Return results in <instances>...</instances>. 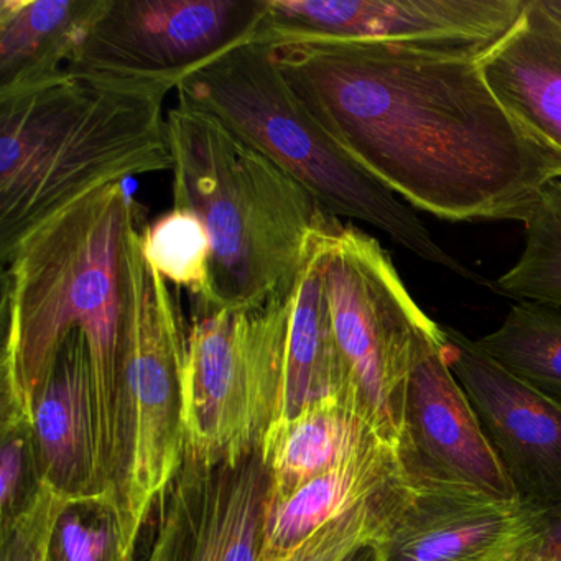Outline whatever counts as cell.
<instances>
[{
  "mask_svg": "<svg viewBox=\"0 0 561 561\" xmlns=\"http://www.w3.org/2000/svg\"><path fill=\"white\" fill-rule=\"evenodd\" d=\"M397 453L400 465L419 474L469 485L504 501L520 499L449 369L442 327L436 323L416 341Z\"/></svg>",
  "mask_w": 561,
  "mask_h": 561,
  "instance_id": "obj_14",
  "label": "cell"
},
{
  "mask_svg": "<svg viewBox=\"0 0 561 561\" xmlns=\"http://www.w3.org/2000/svg\"><path fill=\"white\" fill-rule=\"evenodd\" d=\"M327 222L314 234L307 261L291 290L284 390L271 428L295 419L311 403L340 393H356L337 347L324 295L323 232Z\"/></svg>",
  "mask_w": 561,
  "mask_h": 561,
  "instance_id": "obj_17",
  "label": "cell"
},
{
  "mask_svg": "<svg viewBox=\"0 0 561 561\" xmlns=\"http://www.w3.org/2000/svg\"><path fill=\"white\" fill-rule=\"evenodd\" d=\"M443 351L522 501L561 504V400L492 359L478 341L443 327Z\"/></svg>",
  "mask_w": 561,
  "mask_h": 561,
  "instance_id": "obj_13",
  "label": "cell"
},
{
  "mask_svg": "<svg viewBox=\"0 0 561 561\" xmlns=\"http://www.w3.org/2000/svg\"><path fill=\"white\" fill-rule=\"evenodd\" d=\"M101 5L103 0H2L0 91L70 67Z\"/></svg>",
  "mask_w": 561,
  "mask_h": 561,
  "instance_id": "obj_20",
  "label": "cell"
},
{
  "mask_svg": "<svg viewBox=\"0 0 561 561\" xmlns=\"http://www.w3.org/2000/svg\"><path fill=\"white\" fill-rule=\"evenodd\" d=\"M44 484L32 422L19 416H2L0 534L31 507Z\"/></svg>",
  "mask_w": 561,
  "mask_h": 561,
  "instance_id": "obj_25",
  "label": "cell"
},
{
  "mask_svg": "<svg viewBox=\"0 0 561 561\" xmlns=\"http://www.w3.org/2000/svg\"><path fill=\"white\" fill-rule=\"evenodd\" d=\"M176 101L218 117L300 183L333 218L367 222L423 261L492 288L439 248L415 211L314 119L275 67L267 44L248 41L203 65L180 81Z\"/></svg>",
  "mask_w": 561,
  "mask_h": 561,
  "instance_id": "obj_5",
  "label": "cell"
},
{
  "mask_svg": "<svg viewBox=\"0 0 561 561\" xmlns=\"http://www.w3.org/2000/svg\"><path fill=\"white\" fill-rule=\"evenodd\" d=\"M144 216L126 182L107 183L0 255L2 416L32 422V400L61 344L90 353L101 468L119 508L129 474L126 393L129 234Z\"/></svg>",
  "mask_w": 561,
  "mask_h": 561,
  "instance_id": "obj_2",
  "label": "cell"
},
{
  "mask_svg": "<svg viewBox=\"0 0 561 561\" xmlns=\"http://www.w3.org/2000/svg\"><path fill=\"white\" fill-rule=\"evenodd\" d=\"M68 504L70 499L44 484L31 507L0 534L2 561H47L51 531Z\"/></svg>",
  "mask_w": 561,
  "mask_h": 561,
  "instance_id": "obj_27",
  "label": "cell"
},
{
  "mask_svg": "<svg viewBox=\"0 0 561 561\" xmlns=\"http://www.w3.org/2000/svg\"><path fill=\"white\" fill-rule=\"evenodd\" d=\"M290 301L195 305L182 370L183 459L226 461L262 448L284 390Z\"/></svg>",
  "mask_w": 561,
  "mask_h": 561,
  "instance_id": "obj_6",
  "label": "cell"
},
{
  "mask_svg": "<svg viewBox=\"0 0 561 561\" xmlns=\"http://www.w3.org/2000/svg\"><path fill=\"white\" fill-rule=\"evenodd\" d=\"M47 561H134L113 497L70 501L48 543Z\"/></svg>",
  "mask_w": 561,
  "mask_h": 561,
  "instance_id": "obj_24",
  "label": "cell"
},
{
  "mask_svg": "<svg viewBox=\"0 0 561 561\" xmlns=\"http://www.w3.org/2000/svg\"><path fill=\"white\" fill-rule=\"evenodd\" d=\"M502 561H561V504L543 508L530 534Z\"/></svg>",
  "mask_w": 561,
  "mask_h": 561,
  "instance_id": "obj_28",
  "label": "cell"
},
{
  "mask_svg": "<svg viewBox=\"0 0 561 561\" xmlns=\"http://www.w3.org/2000/svg\"><path fill=\"white\" fill-rule=\"evenodd\" d=\"M147 221L129 234V317L126 393L129 474L119 502L127 551L136 553L144 525L183 462L182 370L190 327L169 282L142 251Z\"/></svg>",
  "mask_w": 561,
  "mask_h": 561,
  "instance_id": "obj_7",
  "label": "cell"
},
{
  "mask_svg": "<svg viewBox=\"0 0 561 561\" xmlns=\"http://www.w3.org/2000/svg\"><path fill=\"white\" fill-rule=\"evenodd\" d=\"M142 251L149 264L175 287L185 288L193 300L208 290L211 241L198 216L172 208L142 231Z\"/></svg>",
  "mask_w": 561,
  "mask_h": 561,
  "instance_id": "obj_23",
  "label": "cell"
},
{
  "mask_svg": "<svg viewBox=\"0 0 561 561\" xmlns=\"http://www.w3.org/2000/svg\"><path fill=\"white\" fill-rule=\"evenodd\" d=\"M323 284L337 347L364 412L399 448L402 407L420 334L432 327L379 241L331 216Z\"/></svg>",
  "mask_w": 561,
  "mask_h": 561,
  "instance_id": "obj_8",
  "label": "cell"
},
{
  "mask_svg": "<svg viewBox=\"0 0 561 561\" xmlns=\"http://www.w3.org/2000/svg\"><path fill=\"white\" fill-rule=\"evenodd\" d=\"M167 123L173 208L198 216L211 241L208 290L195 305L255 310L288 297L330 215L213 114L176 101Z\"/></svg>",
  "mask_w": 561,
  "mask_h": 561,
  "instance_id": "obj_4",
  "label": "cell"
},
{
  "mask_svg": "<svg viewBox=\"0 0 561 561\" xmlns=\"http://www.w3.org/2000/svg\"><path fill=\"white\" fill-rule=\"evenodd\" d=\"M397 448L379 442L268 505L261 561H282L334 518L376 495L399 469Z\"/></svg>",
  "mask_w": 561,
  "mask_h": 561,
  "instance_id": "obj_19",
  "label": "cell"
},
{
  "mask_svg": "<svg viewBox=\"0 0 561 561\" xmlns=\"http://www.w3.org/2000/svg\"><path fill=\"white\" fill-rule=\"evenodd\" d=\"M525 0H265L255 42L328 41L456 48L484 54Z\"/></svg>",
  "mask_w": 561,
  "mask_h": 561,
  "instance_id": "obj_10",
  "label": "cell"
},
{
  "mask_svg": "<svg viewBox=\"0 0 561 561\" xmlns=\"http://www.w3.org/2000/svg\"><path fill=\"white\" fill-rule=\"evenodd\" d=\"M478 344L505 369L561 400V308L520 301Z\"/></svg>",
  "mask_w": 561,
  "mask_h": 561,
  "instance_id": "obj_21",
  "label": "cell"
},
{
  "mask_svg": "<svg viewBox=\"0 0 561 561\" xmlns=\"http://www.w3.org/2000/svg\"><path fill=\"white\" fill-rule=\"evenodd\" d=\"M541 512L400 465L379 494L376 543L382 561H502Z\"/></svg>",
  "mask_w": 561,
  "mask_h": 561,
  "instance_id": "obj_11",
  "label": "cell"
},
{
  "mask_svg": "<svg viewBox=\"0 0 561 561\" xmlns=\"http://www.w3.org/2000/svg\"><path fill=\"white\" fill-rule=\"evenodd\" d=\"M479 65L502 107L561 156V21L543 0H525L514 27L479 55Z\"/></svg>",
  "mask_w": 561,
  "mask_h": 561,
  "instance_id": "obj_16",
  "label": "cell"
},
{
  "mask_svg": "<svg viewBox=\"0 0 561 561\" xmlns=\"http://www.w3.org/2000/svg\"><path fill=\"white\" fill-rule=\"evenodd\" d=\"M271 489L262 448L226 461L183 459L157 504L147 561H261Z\"/></svg>",
  "mask_w": 561,
  "mask_h": 561,
  "instance_id": "obj_12",
  "label": "cell"
},
{
  "mask_svg": "<svg viewBox=\"0 0 561 561\" xmlns=\"http://www.w3.org/2000/svg\"><path fill=\"white\" fill-rule=\"evenodd\" d=\"M330 136L390 192L446 221H522L561 180V156L495 100L479 55L301 41L268 45Z\"/></svg>",
  "mask_w": 561,
  "mask_h": 561,
  "instance_id": "obj_1",
  "label": "cell"
},
{
  "mask_svg": "<svg viewBox=\"0 0 561 561\" xmlns=\"http://www.w3.org/2000/svg\"><path fill=\"white\" fill-rule=\"evenodd\" d=\"M382 491V489H380ZM314 531L282 561H341L354 548L379 534V494Z\"/></svg>",
  "mask_w": 561,
  "mask_h": 561,
  "instance_id": "obj_26",
  "label": "cell"
},
{
  "mask_svg": "<svg viewBox=\"0 0 561 561\" xmlns=\"http://www.w3.org/2000/svg\"><path fill=\"white\" fill-rule=\"evenodd\" d=\"M524 225V252L492 290L561 308V180L541 192Z\"/></svg>",
  "mask_w": 561,
  "mask_h": 561,
  "instance_id": "obj_22",
  "label": "cell"
},
{
  "mask_svg": "<svg viewBox=\"0 0 561 561\" xmlns=\"http://www.w3.org/2000/svg\"><path fill=\"white\" fill-rule=\"evenodd\" d=\"M379 442L386 439L374 428L356 393L311 403L265 436L262 453L271 469V504Z\"/></svg>",
  "mask_w": 561,
  "mask_h": 561,
  "instance_id": "obj_18",
  "label": "cell"
},
{
  "mask_svg": "<svg viewBox=\"0 0 561 561\" xmlns=\"http://www.w3.org/2000/svg\"><path fill=\"white\" fill-rule=\"evenodd\" d=\"M341 561H382L380 560L379 548H377L376 540L366 541L360 543L359 547L354 548L353 551L346 554Z\"/></svg>",
  "mask_w": 561,
  "mask_h": 561,
  "instance_id": "obj_29",
  "label": "cell"
},
{
  "mask_svg": "<svg viewBox=\"0 0 561 561\" xmlns=\"http://www.w3.org/2000/svg\"><path fill=\"white\" fill-rule=\"evenodd\" d=\"M265 0H103L68 68L179 87L183 78L252 41Z\"/></svg>",
  "mask_w": 561,
  "mask_h": 561,
  "instance_id": "obj_9",
  "label": "cell"
},
{
  "mask_svg": "<svg viewBox=\"0 0 561 561\" xmlns=\"http://www.w3.org/2000/svg\"><path fill=\"white\" fill-rule=\"evenodd\" d=\"M32 426L45 484L70 501L113 497L101 468L90 353L83 334H71L61 344L32 400Z\"/></svg>",
  "mask_w": 561,
  "mask_h": 561,
  "instance_id": "obj_15",
  "label": "cell"
},
{
  "mask_svg": "<svg viewBox=\"0 0 561 561\" xmlns=\"http://www.w3.org/2000/svg\"><path fill=\"white\" fill-rule=\"evenodd\" d=\"M545 8L561 21V0H543Z\"/></svg>",
  "mask_w": 561,
  "mask_h": 561,
  "instance_id": "obj_30",
  "label": "cell"
},
{
  "mask_svg": "<svg viewBox=\"0 0 561 561\" xmlns=\"http://www.w3.org/2000/svg\"><path fill=\"white\" fill-rule=\"evenodd\" d=\"M162 81L65 68L0 91V255L100 186L172 172Z\"/></svg>",
  "mask_w": 561,
  "mask_h": 561,
  "instance_id": "obj_3",
  "label": "cell"
}]
</instances>
